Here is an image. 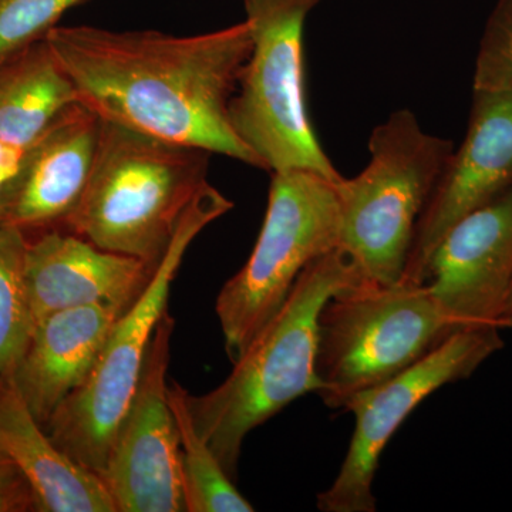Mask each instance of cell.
<instances>
[{"label":"cell","mask_w":512,"mask_h":512,"mask_svg":"<svg viewBox=\"0 0 512 512\" xmlns=\"http://www.w3.org/2000/svg\"><path fill=\"white\" fill-rule=\"evenodd\" d=\"M46 40L100 119L261 168L229 123L251 52L245 20L191 36L57 25Z\"/></svg>","instance_id":"6da1fadb"},{"label":"cell","mask_w":512,"mask_h":512,"mask_svg":"<svg viewBox=\"0 0 512 512\" xmlns=\"http://www.w3.org/2000/svg\"><path fill=\"white\" fill-rule=\"evenodd\" d=\"M366 281L343 248L303 269L279 312L232 363L231 375L211 392L192 396V423L232 480L245 437L305 394L320 390L315 359L318 319L336 293Z\"/></svg>","instance_id":"7a4b0ae2"},{"label":"cell","mask_w":512,"mask_h":512,"mask_svg":"<svg viewBox=\"0 0 512 512\" xmlns=\"http://www.w3.org/2000/svg\"><path fill=\"white\" fill-rule=\"evenodd\" d=\"M211 156L101 119L92 174L64 231L157 266L208 183Z\"/></svg>","instance_id":"3957f363"},{"label":"cell","mask_w":512,"mask_h":512,"mask_svg":"<svg viewBox=\"0 0 512 512\" xmlns=\"http://www.w3.org/2000/svg\"><path fill=\"white\" fill-rule=\"evenodd\" d=\"M232 208V201L214 185L207 183L201 188L147 288L114 323L92 373L43 426L57 447L97 476L106 467L111 443L137 392L151 340L168 312L171 285L185 252L208 225Z\"/></svg>","instance_id":"277c9868"},{"label":"cell","mask_w":512,"mask_h":512,"mask_svg":"<svg viewBox=\"0 0 512 512\" xmlns=\"http://www.w3.org/2000/svg\"><path fill=\"white\" fill-rule=\"evenodd\" d=\"M370 161L336 183L340 248L366 281H402L417 222L454 146L421 128L410 110H397L369 138Z\"/></svg>","instance_id":"5b68a950"},{"label":"cell","mask_w":512,"mask_h":512,"mask_svg":"<svg viewBox=\"0 0 512 512\" xmlns=\"http://www.w3.org/2000/svg\"><path fill=\"white\" fill-rule=\"evenodd\" d=\"M320 0H244L251 52L229 101V123L271 174L313 171L339 183L320 146L306 100L303 33Z\"/></svg>","instance_id":"8992f818"},{"label":"cell","mask_w":512,"mask_h":512,"mask_svg":"<svg viewBox=\"0 0 512 512\" xmlns=\"http://www.w3.org/2000/svg\"><path fill=\"white\" fill-rule=\"evenodd\" d=\"M460 329L424 284L349 286L319 313L318 396L342 410L350 397L399 375Z\"/></svg>","instance_id":"52a82bcc"},{"label":"cell","mask_w":512,"mask_h":512,"mask_svg":"<svg viewBox=\"0 0 512 512\" xmlns=\"http://www.w3.org/2000/svg\"><path fill=\"white\" fill-rule=\"evenodd\" d=\"M340 222L338 190L329 178L306 170L272 174L255 247L215 303L231 363L279 312L303 269L340 247Z\"/></svg>","instance_id":"ba28073f"},{"label":"cell","mask_w":512,"mask_h":512,"mask_svg":"<svg viewBox=\"0 0 512 512\" xmlns=\"http://www.w3.org/2000/svg\"><path fill=\"white\" fill-rule=\"evenodd\" d=\"M503 345L493 326L457 330L399 375L350 397L343 410L355 416V431L338 477L318 494L319 510L375 512L373 481L393 434L430 394L473 375Z\"/></svg>","instance_id":"9c48e42d"},{"label":"cell","mask_w":512,"mask_h":512,"mask_svg":"<svg viewBox=\"0 0 512 512\" xmlns=\"http://www.w3.org/2000/svg\"><path fill=\"white\" fill-rule=\"evenodd\" d=\"M174 328L165 312L100 474L116 512H185L180 436L168 399Z\"/></svg>","instance_id":"30bf717a"},{"label":"cell","mask_w":512,"mask_h":512,"mask_svg":"<svg viewBox=\"0 0 512 512\" xmlns=\"http://www.w3.org/2000/svg\"><path fill=\"white\" fill-rule=\"evenodd\" d=\"M423 284L460 328H504L512 296V187L448 229Z\"/></svg>","instance_id":"8fae6325"},{"label":"cell","mask_w":512,"mask_h":512,"mask_svg":"<svg viewBox=\"0 0 512 512\" xmlns=\"http://www.w3.org/2000/svg\"><path fill=\"white\" fill-rule=\"evenodd\" d=\"M511 187L512 92L474 90L466 137L421 212L402 281L423 284L427 262L448 229Z\"/></svg>","instance_id":"7c38bea8"},{"label":"cell","mask_w":512,"mask_h":512,"mask_svg":"<svg viewBox=\"0 0 512 512\" xmlns=\"http://www.w3.org/2000/svg\"><path fill=\"white\" fill-rule=\"evenodd\" d=\"M101 119L70 104L28 147L0 195V224L26 237L66 228L92 174Z\"/></svg>","instance_id":"4fadbf2b"},{"label":"cell","mask_w":512,"mask_h":512,"mask_svg":"<svg viewBox=\"0 0 512 512\" xmlns=\"http://www.w3.org/2000/svg\"><path fill=\"white\" fill-rule=\"evenodd\" d=\"M157 266L104 251L64 229L33 235L26 247L25 284L35 323L50 313L89 305L111 306L123 315Z\"/></svg>","instance_id":"5bb4252c"},{"label":"cell","mask_w":512,"mask_h":512,"mask_svg":"<svg viewBox=\"0 0 512 512\" xmlns=\"http://www.w3.org/2000/svg\"><path fill=\"white\" fill-rule=\"evenodd\" d=\"M120 316L111 306L89 305L37 320L25 352L10 373L42 426L86 382Z\"/></svg>","instance_id":"9a60e30c"},{"label":"cell","mask_w":512,"mask_h":512,"mask_svg":"<svg viewBox=\"0 0 512 512\" xmlns=\"http://www.w3.org/2000/svg\"><path fill=\"white\" fill-rule=\"evenodd\" d=\"M0 448L28 478L39 511L116 512L100 476L57 447L10 372L0 375Z\"/></svg>","instance_id":"2e32d148"},{"label":"cell","mask_w":512,"mask_h":512,"mask_svg":"<svg viewBox=\"0 0 512 512\" xmlns=\"http://www.w3.org/2000/svg\"><path fill=\"white\" fill-rule=\"evenodd\" d=\"M72 80L46 37L0 56V141L26 148L70 104Z\"/></svg>","instance_id":"e0dca14e"},{"label":"cell","mask_w":512,"mask_h":512,"mask_svg":"<svg viewBox=\"0 0 512 512\" xmlns=\"http://www.w3.org/2000/svg\"><path fill=\"white\" fill-rule=\"evenodd\" d=\"M168 399L180 436L185 512L254 511L207 441L195 430L187 390L174 382L168 386Z\"/></svg>","instance_id":"ac0fdd59"},{"label":"cell","mask_w":512,"mask_h":512,"mask_svg":"<svg viewBox=\"0 0 512 512\" xmlns=\"http://www.w3.org/2000/svg\"><path fill=\"white\" fill-rule=\"evenodd\" d=\"M28 237L0 224V375L15 367L28 346L35 318L26 292Z\"/></svg>","instance_id":"d6986e66"},{"label":"cell","mask_w":512,"mask_h":512,"mask_svg":"<svg viewBox=\"0 0 512 512\" xmlns=\"http://www.w3.org/2000/svg\"><path fill=\"white\" fill-rule=\"evenodd\" d=\"M474 90L512 92V0H498L485 23L478 47Z\"/></svg>","instance_id":"ffe728a7"},{"label":"cell","mask_w":512,"mask_h":512,"mask_svg":"<svg viewBox=\"0 0 512 512\" xmlns=\"http://www.w3.org/2000/svg\"><path fill=\"white\" fill-rule=\"evenodd\" d=\"M84 0H0V56L45 39Z\"/></svg>","instance_id":"44dd1931"},{"label":"cell","mask_w":512,"mask_h":512,"mask_svg":"<svg viewBox=\"0 0 512 512\" xmlns=\"http://www.w3.org/2000/svg\"><path fill=\"white\" fill-rule=\"evenodd\" d=\"M39 511L28 478L12 461L0 464V512Z\"/></svg>","instance_id":"7402d4cb"},{"label":"cell","mask_w":512,"mask_h":512,"mask_svg":"<svg viewBox=\"0 0 512 512\" xmlns=\"http://www.w3.org/2000/svg\"><path fill=\"white\" fill-rule=\"evenodd\" d=\"M22 151L20 148L8 146V144L0 141V195H2L6 181L12 177L16 168H18Z\"/></svg>","instance_id":"603a6c76"},{"label":"cell","mask_w":512,"mask_h":512,"mask_svg":"<svg viewBox=\"0 0 512 512\" xmlns=\"http://www.w3.org/2000/svg\"><path fill=\"white\" fill-rule=\"evenodd\" d=\"M512 319V296H511V302H510V309H508V316H507V322H505V326H508V322Z\"/></svg>","instance_id":"cb8c5ba5"},{"label":"cell","mask_w":512,"mask_h":512,"mask_svg":"<svg viewBox=\"0 0 512 512\" xmlns=\"http://www.w3.org/2000/svg\"><path fill=\"white\" fill-rule=\"evenodd\" d=\"M8 460V457H6V454L3 453L2 448H0V464L6 463Z\"/></svg>","instance_id":"d4e9b609"},{"label":"cell","mask_w":512,"mask_h":512,"mask_svg":"<svg viewBox=\"0 0 512 512\" xmlns=\"http://www.w3.org/2000/svg\"><path fill=\"white\" fill-rule=\"evenodd\" d=\"M508 328H512V319L508 322Z\"/></svg>","instance_id":"484cf974"}]
</instances>
